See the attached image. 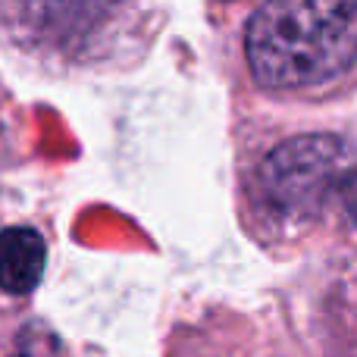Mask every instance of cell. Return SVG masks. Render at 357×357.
Instances as JSON below:
<instances>
[{
  "label": "cell",
  "mask_w": 357,
  "mask_h": 357,
  "mask_svg": "<svg viewBox=\"0 0 357 357\" xmlns=\"http://www.w3.org/2000/svg\"><path fill=\"white\" fill-rule=\"evenodd\" d=\"M357 163V135L339 123H245L235 129V213L264 254L289 260L329 241L335 195Z\"/></svg>",
  "instance_id": "6da1fadb"
},
{
  "label": "cell",
  "mask_w": 357,
  "mask_h": 357,
  "mask_svg": "<svg viewBox=\"0 0 357 357\" xmlns=\"http://www.w3.org/2000/svg\"><path fill=\"white\" fill-rule=\"evenodd\" d=\"M238 60L257 98L279 107L339 104L357 94V0H254Z\"/></svg>",
  "instance_id": "7a4b0ae2"
},
{
  "label": "cell",
  "mask_w": 357,
  "mask_h": 357,
  "mask_svg": "<svg viewBox=\"0 0 357 357\" xmlns=\"http://www.w3.org/2000/svg\"><path fill=\"white\" fill-rule=\"evenodd\" d=\"M163 29L160 0H0L6 56L44 79L135 73Z\"/></svg>",
  "instance_id": "3957f363"
},
{
  "label": "cell",
  "mask_w": 357,
  "mask_h": 357,
  "mask_svg": "<svg viewBox=\"0 0 357 357\" xmlns=\"http://www.w3.org/2000/svg\"><path fill=\"white\" fill-rule=\"evenodd\" d=\"M291 357H357V248H329L279 291Z\"/></svg>",
  "instance_id": "277c9868"
},
{
  "label": "cell",
  "mask_w": 357,
  "mask_h": 357,
  "mask_svg": "<svg viewBox=\"0 0 357 357\" xmlns=\"http://www.w3.org/2000/svg\"><path fill=\"white\" fill-rule=\"evenodd\" d=\"M163 357H291L282 333L232 304H204L178 317L163 339Z\"/></svg>",
  "instance_id": "5b68a950"
},
{
  "label": "cell",
  "mask_w": 357,
  "mask_h": 357,
  "mask_svg": "<svg viewBox=\"0 0 357 357\" xmlns=\"http://www.w3.org/2000/svg\"><path fill=\"white\" fill-rule=\"evenodd\" d=\"M47 270V238L31 222H10L3 229V285L6 301H25L35 295Z\"/></svg>",
  "instance_id": "8992f818"
},
{
  "label": "cell",
  "mask_w": 357,
  "mask_h": 357,
  "mask_svg": "<svg viewBox=\"0 0 357 357\" xmlns=\"http://www.w3.org/2000/svg\"><path fill=\"white\" fill-rule=\"evenodd\" d=\"M3 357H75V351L44 317L6 310Z\"/></svg>",
  "instance_id": "52a82bcc"
},
{
  "label": "cell",
  "mask_w": 357,
  "mask_h": 357,
  "mask_svg": "<svg viewBox=\"0 0 357 357\" xmlns=\"http://www.w3.org/2000/svg\"><path fill=\"white\" fill-rule=\"evenodd\" d=\"M329 248H357V163L345 173L335 195Z\"/></svg>",
  "instance_id": "ba28073f"
}]
</instances>
